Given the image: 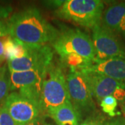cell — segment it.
I'll return each instance as SVG.
<instances>
[{
	"mask_svg": "<svg viewBox=\"0 0 125 125\" xmlns=\"http://www.w3.org/2000/svg\"><path fill=\"white\" fill-rule=\"evenodd\" d=\"M10 91L9 71L5 65L0 67V106L4 104Z\"/></svg>",
	"mask_w": 125,
	"mask_h": 125,
	"instance_id": "9a60e30c",
	"label": "cell"
},
{
	"mask_svg": "<svg viewBox=\"0 0 125 125\" xmlns=\"http://www.w3.org/2000/svg\"><path fill=\"white\" fill-rule=\"evenodd\" d=\"M71 103L81 119L94 110L93 96L85 70H70L66 77Z\"/></svg>",
	"mask_w": 125,
	"mask_h": 125,
	"instance_id": "5b68a950",
	"label": "cell"
},
{
	"mask_svg": "<svg viewBox=\"0 0 125 125\" xmlns=\"http://www.w3.org/2000/svg\"><path fill=\"white\" fill-rule=\"evenodd\" d=\"M52 45L61 58L67 54L74 53L82 56L90 65L95 58L92 38L79 29H67L59 33Z\"/></svg>",
	"mask_w": 125,
	"mask_h": 125,
	"instance_id": "277c9868",
	"label": "cell"
},
{
	"mask_svg": "<svg viewBox=\"0 0 125 125\" xmlns=\"http://www.w3.org/2000/svg\"><path fill=\"white\" fill-rule=\"evenodd\" d=\"M9 35V29L8 22L3 20H0V38L8 36Z\"/></svg>",
	"mask_w": 125,
	"mask_h": 125,
	"instance_id": "603a6c76",
	"label": "cell"
},
{
	"mask_svg": "<svg viewBox=\"0 0 125 125\" xmlns=\"http://www.w3.org/2000/svg\"><path fill=\"white\" fill-rule=\"evenodd\" d=\"M85 72L88 75L93 96L99 103L108 96L113 95L118 89H125V84H122L111 78L95 72L87 70Z\"/></svg>",
	"mask_w": 125,
	"mask_h": 125,
	"instance_id": "8fae6325",
	"label": "cell"
},
{
	"mask_svg": "<svg viewBox=\"0 0 125 125\" xmlns=\"http://www.w3.org/2000/svg\"><path fill=\"white\" fill-rule=\"evenodd\" d=\"M101 24L125 37V1L116 2L108 6L103 13Z\"/></svg>",
	"mask_w": 125,
	"mask_h": 125,
	"instance_id": "7c38bea8",
	"label": "cell"
},
{
	"mask_svg": "<svg viewBox=\"0 0 125 125\" xmlns=\"http://www.w3.org/2000/svg\"><path fill=\"white\" fill-rule=\"evenodd\" d=\"M0 125H19L10 116L4 105L0 106Z\"/></svg>",
	"mask_w": 125,
	"mask_h": 125,
	"instance_id": "ac0fdd59",
	"label": "cell"
},
{
	"mask_svg": "<svg viewBox=\"0 0 125 125\" xmlns=\"http://www.w3.org/2000/svg\"><path fill=\"white\" fill-rule=\"evenodd\" d=\"M104 4L99 0H68L56 10L58 18L93 29L101 23Z\"/></svg>",
	"mask_w": 125,
	"mask_h": 125,
	"instance_id": "3957f363",
	"label": "cell"
},
{
	"mask_svg": "<svg viewBox=\"0 0 125 125\" xmlns=\"http://www.w3.org/2000/svg\"><path fill=\"white\" fill-rule=\"evenodd\" d=\"M85 70L106 76L125 85V58L94 59Z\"/></svg>",
	"mask_w": 125,
	"mask_h": 125,
	"instance_id": "30bf717a",
	"label": "cell"
},
{
	"mask_svg": "<svg viewBox=\"0 0 125 125\" xmlns=\"http://www.w3.org/2000/svg\"><path fill=\"white\" fill-rule=\"evenodd\" d=\"M62 62L70 67V70H83L90 65L88 62L79 54L72 53L61 58Z\"/></svg>",
	"mask_w": 125,
	"mask_h": 125,
	"instance_id": "2e32d148",
	"label": "cell"
},
{
	"mask_svg": "<svg viewBox=\"0 0 125 125\" xmlns=\"http://www.w3.org/2000/svg\"><path fill=\"white\" fill-rule=\"evenodd\" d=\"M41 122H42V117H38L26 125H41Z\"/></svg>",
	"mask_w": 125,
	"mask_h": 125,
	"instance_id": "d4e9b609",
	"label": "cell"
},
{
	"mask_svg": "<svg viewBox=\"0 0 125 125\" xmlns=\"http://www.w3.org/2000/svg\"><path fill=\"white\" fill-rule=\"evenodd\" d=\"M4 106L19 125H27L41 114L40 108L36 103L17 92L9 94Z\"/></svg>",
	"mask_w": 125,
	"mask_h": 125,
	"instance_id": "9c48e42d",
	"label": "cell"
},
{
	"mask_svg": "<svg viewBox=\"0 0 125 125\" xmlns=\"http://www.w3.org/2000/svg\"><path fill=\"white\" fill-rule=\"evenodd\" d=\"M46 115L52 118L57 125H79L81 120L71 102L53 108Z\"/></svg>",
	"mask_w": 125,
	"mask_h": 125,
	"instance_id": "4fadbf2b",
	"label": "cell"
},
{
	"mask_svg": "<svg viewBox=\"0 0 125 125\" xmlns=\"http://www.w3.org/2000/svg\"><path fill=\"white\" fill-rule=\"evenodd\" d=\"M53 56V51L47 44L28 46V54L26 56L8 61L9 71L24 72L47 68L52 64Z\"/></svg>",
	"mask_w": 125,
	"mask_h": 125,
	"instance_id": "ba28073f",
	"label": "cell"
},
{
	"mask_svg": "<svg viewBox=\"0 0 125 125\" xmlns=\"http://www.w3.org/2000/svg\"><path fill=\"white\" fill-rule=\"evenodd\" d=\"M65 1H45L43 2V4L48 9H59L63 4H64Z\"/></svg>",
	"mask_w": 125,
	"mask_h": 125,
	"instance_id": "ffe728a7",
	"label": "cell"
},
{
	"mask_svg": "<svg viewBox=\"0 0 125 125\" xmlns=\"http://www.w3.org/2000/svg\"><path fill=\"white\" fill-rule=\"evenodd\" d=\"M5 55L7 61H11L26 56L28 54V47L18 40L7 36L5 42Z\"/></svg>",
	"mask_w": 125,
	"mask_h": 125,
	"instance_id": "5bb4252c",
	"label": "cell"
},
{
	"mask_svg": "<svg viewBox=\"0 0 125 125\" xmlns=\"http://www.w3.org/2000/svg\"><path fill=\"white\" fill-rule=\"evenodd\" d=\"M12 10L13 9L10 6L0 5V20L8 18Z\"/></svg>",
	"mask_w": 125,
	"mask_h": 125,
	"instance_id": "44dd1931",
	"label": "cell"
},
{
	"mask_svg": "<svg viewBox=\"0 0 125 125\" xmlns=\"http://www.w3.org/2000/svg\"><path fill=\"white\" fill-rule=\"evenodd\" d=\"M7 22L10 36L29 47L53 42L59 35L56 29L35 7L14 13Z\"/></svg>",
	"mask_w": 125,
	"mask_h": 125,
	"instance_id": "6da1fadb",
	"label": "cell"
},
{
	"mask_svg": "<svg viewBox=\"0 0 125 125\" xmlns=\"http://www.w3.org/2000/svg\"><path fill=\"white\" fill-rule=\"evenodd\" d=\"M121 107H122V112H123V113L125 114V98L121 101Z\"/></svg>",
	"mask_w": 125,
	"mask_h": 125,
	"instance_id": "484cf974",
	"label": "cell"
},
{
	"mask_svg": "<svg viewBox=\"0 0 125 125\" xmlns=\"http://www.w3.org/2000/svg\"><path fill=\"white\" fill-rule=\"evenodd\" d=\"M71 102L66 78L61 68L52 64L43 81L40 101L41 113Z\"/></svg>",
	"mask_w": 125,
	"mask_h": 125,
	"instance_id": "7a4b0ae2",
	"label": "cell"
},
{
	"mask_svg": "<svg viewBox=\"0 0 125 125\" xmlns=\"http://www.w3.org/2000/svg\"><path fill=\"white\" fill-rule=\"evenodd\" d=\"M117 100L113 95L104 98L100 102L102 111L109 116L115 117L117 115L116 109L117 107Z\"/></svg>",
	"mask_w": 125,
	"mask_h": 125,
	"instance_id": "e0dca14e",
	"label": "cell"
},
{
	"mask_svg": "<svg viewBox=\"0 0 125 125\" xmlns=\"http://www.w3.org/2000/svg\"><path fill=\"white\" fill-rule=\"evenodd\" d=\"M92 40L97 60L125 58V47L116 33L110 31L101 23L92 29Z\"/></svg>",
	"mask_w": 125,
	"mask_h": 125,
	"instance_id": "52a82bcc",
	"label": "cell"
},
{
	"mask_svg": "<svg viewBox=\"0 0 125 125\" xmlns=\"http://www.w3.org/2000/svg\"><path fill=\"white\" fill-rule=\"evenodd\" d=\"M105 120L100 116L89 117L80 125H103Z\"/></svg>",
	"mask_w": 125,
	"mask_h": 125,
	"instance_id": "d6986e66",
	"label": "cell"
},
{
	"mask_svg": "<svg viewBox=\"0 0 125 125\" xmlns=\"http://www.w3.org/2000/svg\"><path fill=\"white\" fill-rule=\"evenodd\" d=\"M7 36L0 38V65H1L2 62H4L6 58L5 55V42L6 40Z\"/></svg>",
	"mask_w": 125,
	"mask_h": 125,
	"instance_id": "7402d4cb",
	"label": "cell"
},
{
	"mask_svg": "<svg viewBox=\"0 0 125 125\" xmlns=\"http://www.w3.org/2000/svg\"><path fill=\"white\" fill-rule=\"evenodd\" d=\"M41 125H52V124H51V123H48V122H47L46 121L44 120V119H43V118H42Z\"/></svg>",
	"mask_w": 125,
	"mask_h": 125,
	"instance_id": "4316f807",
	"label": "cell"
},
{
	"mask_svg": "<svg viewBox=\"0 0 125 125\" xmlns=\"http://www.w3.org/2000/svg\"><path fill=\"white\" fill-rule=\"evenodd\" d=\"M103 125H125V120L115 119L111 121H105Z\"/></svg>",
	"mask_w": 125,
	"mask_h": 125,
	"instance_id": "cb8c5ba5",
	"label": "cell"
},
{
	"mask_svg": "<svg viewBox=\"0 0 125 125\" xmlns=\"http://www.w3.org/2000/svg\"><path fill=\"white\" fill-rule=\"evenodd\" d=\"M47 68L30 71L9 72L10 91L18 93L36 103L40 108L41 91Z\"/></svg>",
	"mask_w": 125,
	"mask_h": 125,
	"instance_id": "8992f818",
	"label": "cell"
}]
</instances>
